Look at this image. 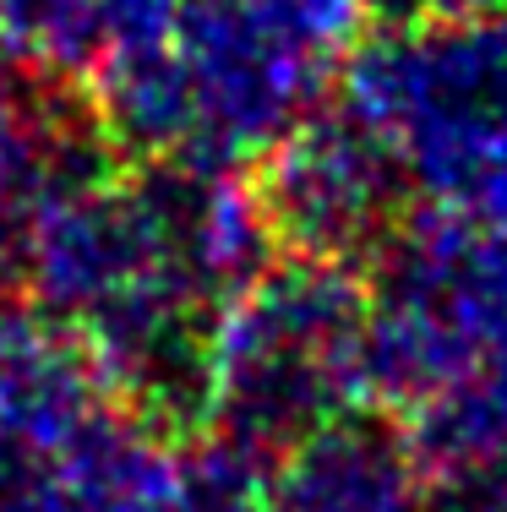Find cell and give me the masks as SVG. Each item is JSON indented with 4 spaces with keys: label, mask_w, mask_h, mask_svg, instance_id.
Returning a JSON list of instances; mask_svg holds the SVG:
<instances>
[{
    "label": "cell",
    "mask_w": 507,
    "mask_h": 512,
    "mask_svg": "<svg viewBox=\"0 0 507 512\" xmlns=\"http://www.w3.org/2000/svg\"><path fill=\"white\" fill-rule=\"evenodd\" d=\"M366 273L279 256L219 311L208 436L279 463L295 442L366 404Z\"/></svg>",
    "instance_id": "1"
},
{
    "label": "cell",
    "mask_w": 507,
    "mask_h": 512,
    "mask_svg": "<svg viewBox=\"0 0 507 512\" xmlns=\"http://www.w3.org/2000/svg\"><path fill=\"white\" fill-rule=\"evenodd\" d=\"M338 77L409 164L420 197L469 207L507 180V17L371 22Z\"/></svg>",
    "instance_id": "2"
},
{
    "label": "cell",
    "mask_w": 507,
    "mask_h": 512,
    "mask_svg": "<svg viewBox=\"0 0 507 512\" xmlns=\"http://www.w3.org/2000/svg\"><path fill=\"white\" fill-rule=\"evenodd\" d=\"M366 28V0H180L169 28L191 99V142L180 158L246 169L322 104Z\"/></svg>",
    "instance_id": "3"
},
{
    "label": "cell",
    "mask_w": 507,
    "mask_h": 512,
    "mask_svg": "<svg viewBox=\"0 0 507 512\" xmlns=\"http://www.w3.org/2000/svg\"><path fill=\"white\" fill-rule=\"evenodd\" d=\"M360 387L409 414L437 387L507 360V235L453 202L415 207L371 267Z\"/></svg>",
    "instance_id": "4"
},
{
    "label": "cell",
    "mask_w": 507,
    "mask_h": 512,
    "mask_svg": "<svg viewBox=\"0 0 507 512\" xmlns=\"http://www.w3.org/2000/svg\"><path fill=\"white\" fill-rule=\"evenodd\" d=\"M279 256L371 273L415 213V175L355 104H317L246 164Z\"/></svg>",
    "instance_id": "5"
},
{
    "label": "cell",
    "mask_w": 507,
    "mask_h": 512,
    "mask_svg": "<svg viewBox=\"0 0 507 512\" xmlns=\"http://www.w3.org/2000/svg\"><path fill=\"white\" fill-rule=\"evenodd\" d=\"M213 333L219 306L159 267L77 322L104 398L169 447H191L208 436Z\"/></svg>",
    "instance_id": "6"
},
{
    "label": "cell",
    "mask_w": 507,
    "mask_h": 512,
    "mask_svg": "<svg viewBox=\"0 0 507 512\" xmlns=\"http://www.w3.org/2000/svg\"><path fill=\"white\" fill-rule=\"evenodd\" d=\"M153 229L142 213V197L131 186V169L93 186H71L50 197L33 229L28 256V295L55 322L77 327L104 300L131 289L153 273Z\"/></svg>",
    "instance_id": "7"
},
{
    "label": "cell",
    "mask_w": 507,
    "mask_h": 512,
    "mask_svg": "<svg viewBox=\"0 0 507 512\" xmlns=\"http://www.w3.org/2000/svg\"><path fill=\"white\" fill-rule=\"evenodd\" d=\"M426 485L404 425L355 404L273 463L262 512H415Z\"/></svg>",
    "instance_id": "8"
},
{
    "label": "cell",
    "mask_w": 507,
    "mask_h": 512,
    "mask_svg": "<svg viewBox=\"0 0 507 512\" xmlns=\"http://www.w3.org/2000/svg\"><path fill=\"white\" fill-rule=\"evenodd\" d=\"M393 420L404 425L426 480L469 474L507 458V360L480 365V371L437 387L426 404L393 414Z\"/></svg>",
    "instance_id": "9"
}]
</instances>
